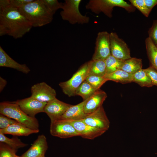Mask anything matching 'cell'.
I'll list each match as a JSON object with an SVG mask.
<instances>
[{"label": "cell", "mask_w": 157, "mask_h": 157, "mask_svg": "<svg viewBox=\"0 0 157 157\" xmlns=\"http://www.w3.org/2000/svg\"><path fill=\"white\" fill-rule=\"evenodd\" d=\"M32 26L18 8L0 6V36L17 39L29 32Z\"/></svg>", "instance_id": "6da1fadb"}, {"label": "cell", "mask_w": 157, "mask_h": 157, "mask_svg": "<svg viewBox=\"0 0 157 157\" xmlns=\"http://www.w3.org/2000/svg\"><path fill=\"white\" fill-rule=\"evenodd\" d=\"M18 9L33 27L44 26L53 19V15L47 8L42 0H33Z\"/></svg>", "instance_id": "7a4b0ae2"}, {"label": "cell", "mask_w": 157, "mask_h": 157, "mask_svg": "<svg viewBox=\"0 0 157 157\" xmlns=\"http://www.w3.org/2000/svg\"><path fill=\"white\" fill-rule=\"evenodd\" d=\"M0 113L14 119L30 129L39 130V124L35 117L26 114L14 102H3L0 103Z\"/></svg>", "instance_id": "3957f363"}, {"label": "cell", "mask_w": 157, "mask_h": 157, "mask_svg": "<svg viewBox=\"0 0 157 157\" xmlns=\"http://www.w3.org/2000/svg\"><path fill=\"white\" fill-rule=\"evenodd\" d=\"M115 7L122 8L130 13L134 12L135 9L131 4L123 0H90L85 6L87 9L95 14L102 13L110 18L113 16L112 12Z\"/></svg>", "instance_id": "277c9868"}, {"label": "cell", "mask_w": 157, "mask_h": 157, "mask_svg": "<svg viewBox=\"0 0 157 157\" xmlns=\"http://www.w3.org/2000/svg\"><path fill=\"white\" fill-rule=\"evenodd\" d=\"M81 1V0H65L60 13L62 19L72 24H88L90 17L83 15L80 12L79 7Z\"/></svg>", "instance_id": "5b68a950"}, {"label": "cell", "mask_w": 157, "mask_h": 157, "mask_svg": "<svg viewBox=\"0 0 157 157\" xmlns=\"http://www.w3.org/2000/svg\"><path fill=\"white\" fill-rule=\"evenodd\" d=\"M88 62L82 65L69 80L59 83L63 92L69 97L75 95L76 91L87 76Z\"/></svg>", "instance_id": "8992f818"}, {"label": "cell", "mask_w": 157, "mask_h": 157, "mask_svg": "<svg viewBox=\"0 0 157 157\" xmlns=\"http://www.w3.org/2000/svg\"><path fill=\"white\" fill-rule=\"evenodd\" d=\"M110 55V33L107 31L99 32L96 39L94 51L92 59L105 60Z\"/></svg>", "instance_id": "52a82bcc"}, {"label": "cell", "mask_w": 157, "mask_h": 157, "mask_svg": "<svg viewBox=\"0 0 157 157\" xmlns=\"http://www.w3.org/2000/svg\"><path fill=\"white\" fill-rule=\"evenodd\" d=\"M50 132L52 136L61 138L79 136L69 121L60 119L51 122Z\"/></svg>", "instance_id": "ba28073f"}, {"label": "cell", "mask_w": 157, "mask_h": 157, "mask_svg": "<svg viewBox=\"0 0 157 157\" xmlns=\"http://www.w3.org/2000/svg\"><path fill=\"white\" fill-rule=\"evenodd\" d=\"M110 34L111 55L123 60L131 58L130 50L126 42L116 33L112 32Z\"/></svg>", "instance_id": "9c48e42d"}, {"label": "cell", "mask_w": 157, "mask_h": 157, "mask_svg": "<svg viewBox=\"0 0 157 157\" xmlns=\"http://www.w3.org/2000/svg\"><path fill=\"white\" fill-rule=\"evenodd\" d=\"M81 120L104 132L108 130L110 126V121L102 106L94 112L88 114Z\"/></svg>", "instance_id": "30bf717a"}, {"label": "cell", "mask_w": 157, "mask_h": 157, "mask_svg": "<svg viewBox=\"0 0 157 157\" xmlns=\"http://www.w3.org/2000/svg\"><path fill=\"white\" fill-rule=\"evenodd\" d=\"M31 92V97L42 102L47 103L56 98V90L44 82L33 85Z\"/></svg>", "instance_id": "8fae6325"}, {"label": "cell", "mask_w": 157, "mask_h": 157, "mask_svg": "<svg viewBox=\"0 0 157 157\" xmlns=\"http://www.w3.org/2000/svg\"><path fill=\"white\" fill-rule=\"evenodd\" d=\"M15 102L26 114L33 117L38 113L44 112V109L47 103L39 101L31 96Z\"/></svg>", "instance_id": "7c38bea8"}, {"label": "cell", "mask_w": 157, "mask_h": 157, "mask_svg": "<svg viewBox=\"0 0 157 157\" xmlns=\"http://www.w3.org/2000/svg\"><path fill=\"white\" fill-rule=\"evenodd\" d=\"M72 105L56 98L47 103L44 109V112L49 117L51 122L59 120Z\"/></svg>", "instance_id": "4fadbf2b"}, {"label": "cell", "mask_w": 157, "mask_h": 157, "mask_svg": "<svg viewBox=\"0 0 157 157\" xmlns=\"http://www.w3.org/2000/svg\"><path fill=\"white\" fill-rule=\"evenodd\" d=\"M69 121L79 136L83 138L92 140L105 133L87 124L81 120Z\"/></svg>", "instance_id": "5bb4252c"}, {"label": "cell", "mask_w": 157, "mask_h": 157, "mask_svg": "<svg viewBox=\"0 0 157 157\" xmlns=\"http://www.w3.org/2000/svg\"><path fill=\"white\" fill-rule=\"evenodd\" d=\"M48 148L46 137L39 135L31 147L21 156L22 157H42Z\"/></svg>", "instance_id": "9a60e30c"}, {"label": "cell", "mask_w": 157, "mask_h": 157, "mask_svg": "<svg viewBox=\"0 0 157 157\" xmlns=\"http://www.w3.org/2000/svg\"><path fill=\"white\" fill-rule=\"evenodd\" d=\"M107 97L106 93L100 89L96 91L88 99L85 100L84 111L86 114H90L102 106Z\"/></svg>", "instance_id": "2e32d148"}, {"label": "cell", "mask_w": 157, "mask_h": 157, "mask_svg": "<svg viewBox=\"0 0 157 157\" xmlns=\"http://www.w3.org/2000/svg\"><path fill=\"white\" fill-rule=\"evenodd\" d=\"M0 66L12 68L27 74L30 71V69L25 64H20L16 61L0 46Z\"/></svg>", "instance_id": "e0dca14e"}, {"label": "cell", "mask_w": 157, "mask_h": 157, "mask_svg": "<svg viewBox=\"0 0 157 157\" xmlns=\"http://www.w3.org/2000/svg\"><path fill=\"white\" fill-rule=\"evenodd\" d=\"M85 102V100L76 105H72L59 120L76 121L83 119L88 115L85 113L84 111V106Z\"/></svg>", "instance_id": "ac0fdd59"}, {"label": "cell", "mask_w": 157, "mask_h": 157, "mask_svg": "<svg viewBox=\"0 0 157 157\" xmlns=\"http://www.w3.org/2000/svg\"><path fill=\"white\" fill-rule=\"evenodd\" d=\"M39 132V130L30 129L19 123L12 124L4 129H0V132L3 134L15 136H26Z\"/></svg>", "instance_id": "d6986e66"}, {"label": "cell", "mask_w": 157, "mask_h": 157, "mask_svg": "<svg viewBox=\"0 0 157 157\" xmlns=\"http://www.w3.org/2000/svg\"><path fill=\"white\" fill-rule=\"evenodd\" d=\"M106 74L105 60H92L88 61L87 76L95 75L104 77Z\"/></svg>", "instance_id": "ffe728a7"}, {"label": "cell", "mask_w": 157, "mask_h": 157, "mask_svg": "<svg viewBox=\"0 0 157 157\" xmlns=\"http://www.w3.org/2000/svg\"><path fill=\"white\" fill-rule=\"evenodd\" d=\"M104 77L108 81H112L122 84L132 82V74L121 69L111 73L106 74Z\"/></svg>", "instance_id": "44dd1931"}, {"label": "cell", "mask_w": 157, "mask_h": 157, "mask_svg": "<svg viewBox=\"0 0 157 157\" xmlns=\"http://www.w3.org/2000/svg\"><path fill=\"white\" fill-rule=\"evenodd\" d=\"M142 69V59L131 57L124 61L121 69L132 74Z\"/></svg>", "instance_id": "7402d4cb"}, {"label": "cell", "mask_w": 157, "mask_h": 157, "mask_svg": "<svg viewBox=\"0 0 157 157\" xmlns=\"http://www.w3.org/2000/svg\"><path fill=\"white\" fill-rule=\"evenodd\" d=\"M145 44L150 66L157 71V48L155 44L149 37L145 39Z\"/></svg>", "instance_id": "603a6c76"}, {"label": "cell", "mask_w": 157, "mask_h": 157, "mask_svg": "<svg viewBox=\"0 0 157 157\" xmlns=\"http://www.w3.org/2000/svg\"><path fill=\"white\" fill-rule=\"evenodd\" d=\"M132 82L142 87L149 88L153 85L151 80L144 69H141L132 74Z\"/></svg>", "instance_id": "cb8c5ba5"}, {"label": "cell", "mask_w": 157, "mask_h": 157, "mask_svg": "<svg viewBox=\"0 0 157 157\" xmlns=\"http://www.w3.org/2000/svg\"><path fill=\"white\" fill-rule=\"evenodd\" d=\"M124 60L118 59L111 55L105 60L106 74L120 69Z\"/></svg>", "instance_id": "d4e9b609"}, {"label": "cell", "mask_w": 157, "mask_h": 157, "mask_svg": "<svg viewBox=\"0 0 157 157\" xmlns=\"http://www.w3.org/2000/svg\"><path fill=\"white\" fill-rule=\"evenodd\" d=\"M97 90L85 81L76 90L75 95L81 96L83 101H85L88 99Z\"/></svg>", "instance_id": "484cf974"}, {"label": "cell", "mask_w": 157, "mask_h": 157, "mask_svg": "<svg viewBox=\"0 0 157 157\" xmlns=\"http://www.w3.org/2000/svg\"><path fill=\"white\" fill-rule=\"evenodd\" d=\"M0 142L3 143L12 149L17 151V149L27 146V144L23 142L17 137L10 138L5 136L4 134L0 132Z\"/></svg>", "instance_id": "4316f807"}, {"label": "cell", "mask_w": 157, "mask_h": 157, "mask_svg": "<svg viewBox=\"0 0 157 157\" xmlns=\"http://www.w3.org/2000/svg\"><path fill=\"white\" fill-rule=\"evenodd\" d=\"M85 81L93 88L98 90L108 81L104 77L95 75L87 76Z\"/></svg>", "instance_id": "83f0119b"}, {"label": "cell", "mask_w": 157, "mask_h": 157, "mask_svg": "<svg viewBox=\"0 0 157 157\" xmlns=\"http://www.w3.org/2000/svg\"><path fill=\"white\" fill-rule=\"evenodd\" d=\"M33 0H0V5L19 8Z\"/></svg>", "instance_id": "f1b7e54d"}, {"label": "cell", "mask_w": 157, "mask_h": 157, "mask_svg": "<svg viewBox=\"0 0 157 157\" xmlns=\"http://www.w3.org/2000/svg\"><path fill=\"white\" fill-rule=\"evenodd\" d=\"M134 7L138 9L145 17H148L151 12L146 5L144 0H129Z\"/></svg>", "instance_id": "f546056e"}, {"label": "cell", "mask_w": 157, "mask_h": 157, "mask_svg": "<svg viewBox=\"0 0 157 157\" xmlns=\"http://www.w3.org/2000/svg\"><path fill=\"white\" fill-rule=\"evenodd\" d=\"M48 10L54 15L59 9L62 8L63 3L57 0H42Z\"/></svg>", "instance_id": "4dcf8cb0"}, {"label": "cell", "mask_w": 157, "mask_h": 157, "mask_svg": "<svg viewBox=\"0 0 157 157\" xmlns=\"http://www.w3.org/2000/svg\"><path fill=\"white\" fill-rule=\"evenodd\" d=\"M17 151L7 144L0 142V157H18L16 154Z\"/></svg>", "instance_id": "1f68e13d"}, {"label": "cell", "mask_w": 157, "mask_h": 157, "mask_svg": "<svg viewBox=\"0 0 157 157\" xmlns=\"http://www.w3.org/2000/svg\"><path fill=\"white\" fill-rule=\"evenodd\" d=\"M19 123L14 119L2 114H0V129H4L11 125Z\"/></svg>", "instance_id": "d6a6232c"}, {"label": "cell", "mask_w": 157, "mask_h": 157, "mask_svg": "<svg viewBox=\"0 0 157 157\" xmlns=\"http://www.w3.org/2000/svg\"><path fill=\"white\" fill-rule=\"evenodd\" d=\"M148 37L156 45L157 44V19L153 20L152 25L148 31Z\"/></svg>", "instance_id": "836d02e7"}, {"label": "cell", "mask_w": 157, "mask_h": 157, "mask_svg": "<svg viewBox=\"0 0 157 157\" xmlns=\"http://www.w3.org/2000/svg\"><path fill=\"white\" fill-rule=\"evenodd\" d=\"M144 69L150 78L153 85L157 86V71L150 66Z\"/></svg>", "instance_id": "e575fe53"}, {"label": "cell", "mask_w": 157, "mask_h": 157, "mask_svg": "<svg viewBox=\"0 0 157 157\" xmlns=\"http://www.w3.org/2000/svg\"><path fill=\"white\" fill-rule=\"evenodd\" d=\"M145 4L151 11L156 5H157V0H144Z\"/></svg>", "instance_id": "d590c367"}, {"label": "cell", "mask_w": 157, "mask_h": 157, "mask_svg": "<svg viewBox=\"0 0 157 157\" xmlns=\"http://www.w3.org/2000/svg\"><path fill=\"white\" fill-rule=\"evenodd\" d=\"M7 81L6 80L0 77V92H1L6 85Z\"/></svg>", "instance_id": "8d00e7d4"}, {"label": "cell", "mask_w": 157, "mask_h": 157, "mask_svg": "<svg viewBox=\"0 0 157 157\" xmlns=\"http://www.w3.org/2000/svg\"><path fill=\"white\" fill-rule=\"evenodd\" d=\"M155 45H156V47L157 48V44Z\"/></svg>", "instance_id": "74e56055"}, {"label": "cell", "mask_w": 157, "mask_h": 157, "mask_svg": "<svg viewBox=\"0 0 157 157\" xmlns=\"http://www.w3.org/2000/svg\"><path fill=\"white\" fill-rule=\"evenodd\" d=\"M18 157H22L21 156H18Z\"/></svg>", "instance_id": "f35d334b"}, {"label": "cell", "mask_w": 157, "mask_h": 157, "mask_svg": "<svg viewBox=\"0 0 157 157\" xmlns=\"http://www.w3.org/2000/svg\"><path fill=\"white\" fill-rule=\"evenodd\" d=\"M45 157V156H43V157Z\"/></svg>", "instance_id": "ab89813d"}]
</instances>
